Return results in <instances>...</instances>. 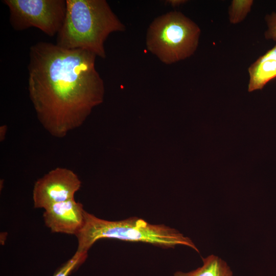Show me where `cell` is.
Returning a JSON list of instances; mask_svg holds the SVG:
<instances>
[{
    "label": "cell",
    "mask_w": 276,
    "mask_h": 276,
    "mask_svg": "<svg viewBox=\"0 0 276 276\" xmlns=\"http://www.w3.org/2000/svg\"><path fill=\"white\" fill-rule=\"evenodd\" d=\"M96 56L39 41L30 48L28 91L37 118L52 135L63 137L80 127L103 100L104 86Z\"/></svg>",
    "instance_id": "cell-1"
},
{
    "label": "cell",
    "mask_w": 276,
    "mask_h": 276,
    "mask_svg": "<svg viewBox=\"0 0 276 276\" xmlns=\"http://www.w3.org/2000/svg\"><path fill=\"white\" fill-rule=\"evenodd\" d=\"M65 15L57 35L56 44L66 49H82L103 59L104 43L113 32L125 26L105 0H66Z\"/></svg>",
    "instance_id": "cell-2"
},
{
    "label": "cell",
    "mask_w": 276,
    "mask_h": 276,
    "mask_svg": "<svg viewBox=\"0 0 276 276\" xmlns=\"http://www.w3.org/2000/svg\"><path fill=\"white\" fill-rule=\"evenodd\" d=\"M75 236L78 240L77 251L83 253H88L96 241L103 238L141 242L168 248L183 245L199 252L192 240L175 228L151 224L137 217L109 221L85 211L83 226Z\"/></svg>",
    "instance_id": "cell-3"
},
{
    "label": "cell",
    "mask_w": 276,
    "mask_h": 276,
    "mask_svg": "<svg viewBox=\"0 0 276 276\" xmlns=\"http://www.w3.org/2000/svg\"><path fill=\"white\" fill-rule=\"evenodd\" d=\"M200 34L194 21L180 12L171 11L151 23L147 32L146 46L162 62L171 64L194 54Z\"/></svg>",
    "instance_id": "cell-4"
},
{
    "label": "cell",
    "mask_w": 276,
    "mask_h": 276,
    "mask_svg": "<svg viewBox=\"0 0 276 276\" xmlns=\"http://www.w3.org/2000/svg\"><path fill=\"white\" fill-rule=\"evenodd\" d=\"M16 31L36 28L50 37L57 35L65 17L66 0H3Z\"/></svg>",
    "instance_id": "cell-5"
},
{
    "label": "cell",
    "mask_w": 276,
    "mask_h": 276,
    "mask_svg": "<svg viewBox=\"0 0 276 276\" xmlns=\"http://www.w3.org/2000/svg\"><path fill=\"white\" fill-rule=\"evenodd\" d=\"M81 182L72 170L57 167L35 183L33 200L35 208L45 209L54 203L74 199Z\"/></svg>",
    "instance_id": "cell-6"
},
{
    "label": "cell",
    "mask_w": 276,
    "mask_h": 276,
    "mask_svg": "<svg viewBox=\"0 0 276 276\" xmlns=\"http://www.w3.org/2000/svg\"><path fill=\"white\" fill-rule=\"evenodd\" d=\"M44 210L45 224L52 233L76 235L83 226L85 210L75 198L54 203Z\"/></svg>",
    "instance_id": "cell-7"
},
{
    "label": "cell",
    "mask_w": 276,
    "mask_h": 276,
    "mask_svg": "<svg viewBox=\"0 0 276 276\" xmlns=\"http://www.w3.org/2000/svg\"><path fill=\"white\" fill-rule=\"evenodd\" d=\"M248 91L261 90L276 78V44L248 68Z\"/></svg>",
    "instance_id": "cell-8"
},
{
    "label": "cell",
    "mask_w": 276,
    "mask_h": 276,
    "mask_svg": "<svg viewBox=\"0 0 276 276\" xmlns=\"http://www.w3.org/2000/svg\"><path fill=\"white\" fill-rule=\"evenodd\" d=\"M203 265L188 272H176L173 276H233L226 263L214 255L202 258Z\"/></svg>",
    "instance_id": "cell-9"
},
{
    "label": "cell",
    "mask_w": 276,
    "mask_h": 276,
    "mask_svg": "<svg viewBox=\"0 0 276 276\" xmlns=\"http://www.w3.org/2000/svg\"><path fill=\"white\" fill-rule=\"evenodd\" d=\"M252 0H233L228 9V20L233 25L243 21L251 11Z\"/></svg>",
    "instance_id": "cell-10"
},
{
    "label": "cell",
    "mask_w": 276,
    "mask_h": 276,
    "mask_svg": "<svg viewBox=\"0 0 276 276\" xmlns=\"http://www.w3.org/2000/svg\"><path fill=\"white\" fill-rule=\"evenodd\" d=\"M87 253L76 251L74 255L62 265L53 276H68L86 259Z\"/></svg>",
    "instance_id": "cell-11"
},
{
    "label": "cell",
    "mask_w": 276,
    "mask_h": 276,
    "mask_svg": "<svg viewBox=\"0 0 276 276\" xmlns=\"http://www.w3.org/2000/svg\"><path fill=\"white\" fill-rule=\"evenodd\" d=\"M264 19L267 26L264 32L265 39L276 41V11L266 14Z\"/></svg>",
    "instance_id": "cell-12"
},
{
    "label": "cell",
    "mask_w": 276,
    "mask_h": 276,
    "mask_svg": "<svg viewBox=\"0 0 276 276\" xmlns=\"http://www.w3.org/2000/svg\"><path fill=\"white\" fill-rule=\"evenodd\" d=\"M187 2L186 0H168L166 1L167 4L173 7L179 6Z\"/></svg>",
    "instance_id": "cell-13"
},
{
    "label": "cell",
    "mask_w": 276,
    "mask_h": 276,
    "mask_svg": "<svg viewBox=\"0 0 276 276\" xmlns=\"http://www.w3.org/2000/svg\"><path fill=\"white\" fill-rule=\"evenodd\" d=\"M275 11H276V2H275Z\"/></svg>",
    "instance_id": "cell-14"
}]
</instances>
